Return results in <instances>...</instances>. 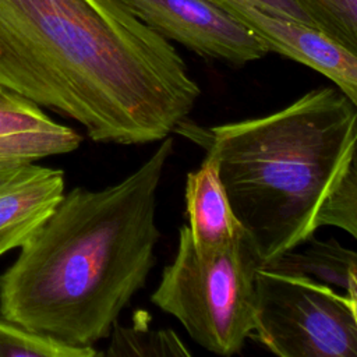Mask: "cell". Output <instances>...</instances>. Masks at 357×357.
<instances>
[{"mask_svg":"<svg viewBox=\"0 0 357 357\" xmlns=\"http://www.w3.org/2000/svg\"><path fill=\"white\" fill-rule=\"evenodd\" d=\"M0 85L116 145L165 139L201 95L123 0H0Z\"/></svg>","mask_w":357,"mask_h":357,"instance_id":"obj_1","label":"cell"},{"mask_svg":"<svg viewBox=\"0 0 357 357\" xmlns=\"http://www.w3.org/2000/svg\"><path fill=\"white\" fill-rule=\"evenodd\" d=\"M173 137L116 184L66 191L0 275V317L78 347L107 339L155 266L156 195Z\"/></svg>","mask_w":357,"mask_h":357,"instance_id":"obj_2","label":"cell"},{"mask_svg":"<svg viewBox=\"0 0 357 357\" xmlns=\"http://www.w3.org/2000/svg\"><path fill=\"white\" fill-rule=\"evenodd\" d=\"M174 132L216 162L237 219L273 265L318 230L357 139V107L335 85L321 86L266 116L211 127L185 119Z\"/></svg>","mask_w":357,"mask_h":357,"instance_id":"obj_3","label":"cell"},{"mask_svg":"<svg viewBox=\"0 0 357 357\" xmlns=\"http://www.w3.org/2000/svg\"><path fill=\"white\" fill-rule=\"evenodd\" d=\"M262 265L247 231L223 247L201 250L183 225L176 255L163 268L151 301L206 351L233 356L254 328L255 278Z\"/></svg>","mask_w":357,"mask_h":357,"instance_id":"obj_4","label":"cell"},{"mask_svg":"<svg viewBox=\"0 0 357 357\" xmlns=\"http://www.w3.org/2000/svg\"><path fill=\"white\" fill-rule=\"evenodd\" d=\"M250 337L280 357H357L346 296L308 273L275 265L257 272Z\"/></svg>","mask_w":357,"mask_h":357,"instance_id":"obj_5","label":"cell"},{"mask_svg":"<svg viewBox=\"0 0 357 357\" xmlns=\"http://www.w3.org/2000/svg\"><path fill=\"white\" fill-rule=\"evenodd\" d=\"M123 1L163 38L204 59L244 66L269 53L255 33L211 0Z\"/></svg>","mask_w":357,"mask_h":357,"instance_id":"obj_6","label":"cell"},{"mask_svg":"<svg viewBox=\"0 0 357 357\" xmlns=\"http://www.w3.org/2000/svg\"><path fill=\"white\" fill-rule=\"evenodd\" d=\"M255 33L269 52L301 63L333 82L357 107V59L319 31L269 14L248 0H211Z\"/></svg>","mask_w":357,"mask_h":357,"instance_id":"obj_7","label":"cell"},{"mask_svg":"<svg viewBox=\"0 0 357 357\" xmlns=\"http://www.w3.org/2000/svg\"><path fill=\"white\" fill-rule=\"evenodd\" d=\"M66 192L64 172L33 163L0 167V257L21 248Z\"/></svg>","mask_w":357,"mask_h":357,"instance_id":"obj_8","label":"cell"},{"mask_svg":"<svg viewBox=\"0 0 357 357\" xmlns=\"http://www.w3.org/2000/svg\"><path fill=\"white\" fill-rule=\"evenodd\" d=\"M81 134L43 107L0 85V167L33 163L79 148Z\"/></svg>","mask_w":357,"mask_h":357,"instance_id":"obj_9","label":"cell"},{"mask_svg":"<svg viewBox=\"0 0 357 357\" xmlns=\"http://www.w3.org/2000/svg\"><path fill=\"white\" fill-rule=\"evenodd\" d=\"M184 198L187 226L197 248L223 247L245 233L211 156L205 155L199 167L187 174Z\"/></svg>","mask_w":357,"mask_h":357,"instance_id":"obj_10","label":"cell"},{"mask_svg":"<svg viewBox=\"0 0 357 357\" xmlns=\"http://www.w3.org/2000/svg\"><path fill=\"white\" fill-rule=\"evenodd\" d=\"M146 311H137L130 326H113L110 343L100 356H190L191 351L172 329H152Z\"/></svg>","mask_w":357,"mask_h":357,"instance_id":"obj_11","label":"cell"},{"mask_svg":"<svg viewBox=\"0 0 357 357\" xmlns=\"http://www.w3.org/2000/svg\"><path fill=\"white\" fill-rule=\"evenodd\" d=\"M311 26L357 59V0H294Z\"/></svg>","mask_w":357,"mask_h":357,"instance_id":"obj_12","label":"cell"},{"mask_svg":"<svg viewBox=\"0 0 357 357\" xmlns=\"http://www.w3.org/2000/svg\"><path fill=\"white\" fill-rule=\"evenodd\" d=\"M93 347H78L29 331L0 317V357H96Z\"/></svg>","mask_w":357,"mask_h":357,"instance_id":"obj_13","label":"cell"},{"mask_svg":"<svg viewBox=\"0 0 357 357\" xmlns=\"http://www.w3.org/2000/svg\"><path fill=\"white\" fill-rule=\"evenodd\" d=\"M317 226L337 227L357 241V139L344 169L318 211Z\"/></svg>","mask_w":357,"mask_h":357,"instance_id":"obj_14","label":"cell"},{"mask_svg":"<svg viewBox=\"0 0 357 357\" xmlns=\"http://www.w3.org/2000/svg\"><path fill=\"white\" fill-rule=\"evenodd\" d=\"M310 247L301 254L289 252L275 265L286 269L300 271L317 279H322L332 271L349 268L357 272V251L346 248L335 240L308 241Z\"/></svg>","mask_w":357,"mask_h":357,"instance_id":"obj_15","label":"cell"},{"mask_svg":"<svg viewBox=\"0 0 357 357\" xmlns=\"http://www.w3.org/2000/svg\"><path fill=\"white\" fill-rule=\"evenodd\" d=\"M321 280H324L329 284L331 283L337 284L346 290V293H344L346 301L350 307V311L353 314V318H354V322L357 326V272H354L353 269H349V268H340V269L329 272Z\"/></svg>","mask_w":357,"mask_h":357,"instance_id":"obj_16","label":"cell"},{"mask_svg":"<svg viewBox=\"0 0 357 357\" xmlns=\"http://www.w3.org/2000/svg\"><path fill=\"white\" fill-rule=\"evenodd\" d=\"M248 1L269 14L294 20L311 26L308 17L303 13V10L298 7V4L294 0H248Z\"/></svg>","mask_w":357,"mask_h":357,"instance_id":"obj_17","label":"cell"}]
</instances>
